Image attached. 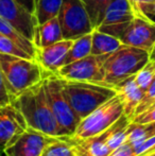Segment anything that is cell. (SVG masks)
I'll use <instances>...</instances> for the list:
<instances>
[{"mask_svg":"<svg viewBox=\"0 0 155 156\" xmlns=\"http://www.w3.org/2000/svg\"><path fill=\"white\" fill-rule=\"evenodd\" d=\"M12 104L23 116L28 127L52 137H66V132L54 117L46 94L44 80L28 88L12 100Z\"/></svg>","mask_w":155,"mask_h":156,"instance_id":"6da1fadb","label":"cell"},{"mask_svg":"<svg viewBox=\"0 0 155 156\" xmlns=\"http://www.w3.org/2000/svg\"><path fill=\"white\" fill-rule=\"evenodd\" d=\"M0 67L11 102L28 88L43 81L50 72L36 60L0 53Z\"/></svg>","mask_w":155,"mask_h":156,"instance_id":"7a4b0ae2","label":"cell"},{"mask_svg":"<svg viewBox=\"0 0 155 156\" xmlns=\"http://www.w3.org/2000/svg\"><path fill=\"white\" fill-rule=\"evenodd\" d=\"M62 84L69 104L81 119L88 116L100 105L117 94L114 87L100 83L62 79Z\"/></svg>","mask_w":155,"mask_h":156,"instance_id":"3957f363","label":"cell"},{"mask_svg":"<svg viewBox=\"0 0 155 156\" xmlns=\"http://www.w3.org/2000/svg\"><path fill=\"white\" fill-rule=\"evenodd\" d=\"M150 61V53L139 48L123 45L107 55L103 64V84L115 87L133 76Z\"/></svg>","mask_w":155,"mask_h":156,"instance_id":"277c9868","label":"cell"},{"mask_svg":"<svg viewBox=\"0 0 155 156\" xmlns=\"http://www.w3.org/2000/svg\"><path fill=\"white\" fill-rule=\"evenodd\" d=\"M98 30L117 37L123 45L151 53L155 44V21L149 16H137L120 25L100 26Z\"/></svg>","mask_w":155,"mask_h":156,"instance_id":"5b68a950","label":"cell"},{"mask_svg":"<svg viewBox=\"0 0 155 156\" xmlns=\"http://www.w3.org/2000/svg\"><path fill=\"white\" fill-rule=\"evenodd\" d=\"M46 94L56 121L68 136H72L81 118L69 104L63 90L62 79L56 73H49L44 79Z\"/></svg>","mask_w":155,"mask_h":156,"instance_id":"8992f818","label":"cell"},{"mask_svg":"<svg viewBox=\"0 0 155 156\" xmlns=\"http://www.w3.org/2000/svg\"><path fill=\"white\" fill-rule=\"evenodd\" d=\"M123 114V105L119 96L116 94L81 119L72 137L84 139L98 135L112 126Z\"/></svg>","mask_w":155,"mask_h":156,"instance_id":"52a82bcc","label":"cell"},{"mask_svg":"<svg viewBox=\"0 0 155 156\" xmlns=\"http://www.w3.org/2000/svg\"><path fill=\"white\" fill-rule=\"evenodd\" d=\"M58 17L64 39L75 41L95 30L82 0H63Z\"/></svg>","mask_w":155,"mask_h":156,"instance_id":"ba28073f","label":"cell"},{"mask_svg":"<svg viewBox=\"0 0 155 156\" xmlns=\"http://www.w3.org/2000/svg\"><path fill=\"white\" fill-rule=\"evenodd\" d=\"M107 55L108 54H103V55L89 54L84 58L64 65L56 71V74L64 80L103 84V64Z\"/></svg>","mask_w":155,"mask_h":156,"instance_id":"9c48e42d","label":"cell"},{"mask_svg":"<svg viewBox=\"0 0 155 156\" xmlns=\"http://www.w3.org/2000/svg\"><path fill=\"white\" fill-rule=\"evenodd\" d=\"M27 129L25 118L14 104L0 106V153L16 141Z\"/></svg>","mask_w":155,"mask_h":156,"instance_id":"30bf717a","label":"cell"},{"mask_svg":"<svg viewBox=\"0 0 155 156\" xmlns=\"http://www.w3.org/2000/svg\"><path fill=\"white\" fill-rule=\"evenodd\" d=\"M56 138L28 127L3 153L5 156H41L46 147Z\"/></svg>","mask_w":155,"mask_h":156,"instance_id":"8fae6325","label":"cell"},{"mask_svg":"<svg viewBox=\"0 0 155 156\" xmlns=\"http://www.w3.org/2000/svg\"><path fill=\"white\" fill-rule=\"evenodd\" d=\"M0 16L29 39H34L36 23L33 14L17 0H0Z\"/></svg>","mask_w":155,"mask_h":156,"instance_id":"7c38bea8","label":"cell"},{"mask_svg":"<svg viewBox=\"0 0 155 156\" xmlns=\"http://www.w3.org/2000/svg\"><path fill=\"white\" fill-rule=\"evenodd\" d=\"M112 131L113 125L93 137L79 139L72 136H66V139L73 147L76 156H108L113 152L107 146Z\"/></svg>","mask_w":155,"mask_h":156,"instance_id":"4fadbf2b","label":"cell"},{"mask_svg":"<svg viewBox=\"0 0 155 156\" xmlns=\"http://www.w3.org/2000/svg\"><path fill=\"white\" fill-rule=\"evenodd\" d=\"M72 43V39H63L47 47L41 48L38 49L36 61L46 71L56 73V71L64 66V61Z\"/></svg>","mask_w":155,"mask_h":156,"instance_id":"5bb4252c","label":"cell"},{"mask_svg":"<svg viewBox=\"0 0 155 156\" xmlns=\"http://www.w3.org/2000/svg\"><path fill=\"white\" fill-rule=\"evenodd\" d=\"M123 105V113L131 120L134 118L136 108L143 98L145 91L135 82L134 76L122 81L114 87Z\"/></svg>","mask_w":155,"mask_h":156,"instance_id":"9a60e30c","label":"cell"},{"mask_svg":"<svg viewBox=\"0 0 155 156\" xmlns=\"http://www.w3.org/2000/svg\"><path fill=\"white\" fill-rule=\"evenodd\" d=\"M137 16H145L139 14L129 0H113L107 6L101 26L120 25L131 21Z\"/></svg>","mask_w":155,"mask_h":156,"instance_id":"2e32d148","label":"cell"},{"mask_svg":"<svg viewBox=\"0 0 155 156\" xmlns=\"http://www.w3.org/2000/svg\"><path fill=\"white\" fill-rule=\"evenodd\" d=\"M63 39H64V36H63L58 17H54L41 25L36 26L33 41L37 49L47 47Z\"/></svg>","mask_w":155,"mask_h":156,"instance_id":"e0dca14e","label":"cell"},{"mask_svg":"<svg viewBox=\"0 0 155 156\" xmlns=\"http://www.w3.org/2000/svg\"><path fill=\"white\" fill-rule=\"evenodd\" d=\"M0 33L5 35L8 38H10L17 46H19L21 49L25 50L28 54H30L34 60H36L38 49L35 46V44H34V41L29 39L27 36H25L12 23H10L8 20L2 18L1 16H0Z\"/></svg>","mask_w":155,"mask_h":156,"instance_id":"ac0fdd59","label":"cell"},{"mask_svg":"<svg viewBox=\"0 0 155 156\" xmlns=\"http://www.w3.org/2000/svg\"><path fill=\"white\" fill-rule=\"evenodd\" d=\"M123 44L111 34L102 32L98 29L93 31V46H91V54L93 55H103L110 54L119 49Z\"/></svg>","mask_w":155,"mask_h":156,"instance_id":"d6986e66","label":"cell"},{"mask_svg":"<svg viewBox=\"0 0 155 156\" xmlns=\"http://www.w3.org/2000/svg\"><path fill=\"white\" fill-rule=\"evenodd\" d=\"M63 0H35L33 17L36 26L58 16Z\"/></svg>","mask_w":155,"mask_h":156,"instance_id":"ffe728a7","label":"cell"},{"mask_svg":"<svg viewBox=\"0 0 155 156\" xmlns=\"http://www.w3.org/2000/svg\"><path fill=\"white\" fill-rule=\"evenodd\" d=\"M91 46H93V32L75 39L66 55L64 65L88 56L89 54H91Z\"/></svg>","mask_w":155,"mask_h":156,"instance_id":"44dd1931","label":"cell"},{"mask_svg":"<svg viewBox=\"0 0 155 156\" xmlns=\"http://www.w3.org/2000/svg\"><path fill=\"white\" fill-rule=\"evenodd\" d=\"M112 1L113 0H82L93 29H98L101 26L106 9Z\"/></svg>","mask_w":155,"mask_h":156,"instance_id":"7402d4cb","label":"cell"},{"mask_svg":"<svg viewBox=\"0 0 155 156\" xmlns=\"http://www.w3.org/2000/svg\"><path fill=\"white\" fill-rule=\"evenodd\" d=\"M41 156H76V153L66 137H61L48 144Z\"/></svg>","mask_w":155,"mask_h":156,"instance_id":"603a6c76","label":"cell"},{"mask_svg":"<svg viewBox=\"0 0 155 156\" xmlns=\"http://www.w3.org/2000/svg\"><path fill=\"white\" fill-rule=\"evenodd\" d=\"M149 138V134L147 131L146 124H138L131 122L128 129V138L126 141L131 144L134 149L138 147L140 144H143L145 140Z\"/></svg>","mask_w":155,"mask_h":156,"instance_id":"cb8c5ba5","label":"cell"},{"mask_svg":"<svg viewBox=\"0 0 155 156\" xmlns=\"http://www.w3.org/2000/svg\"><path fill=\"white\" fill-rule=\"evenodd\" d=\"M154 76H155V62L150 60L149 62L135 74L134 78L137 85L143 91H146V89L149 87V85L153 81Z\"/></svg>","mask_w":155,"mask_h":156,"instance_id":"d4e9b609","label":"cell"},{"mask_svg":"<svg viewBox=\"0 0 155 156\" xmlns=\"http://www.w3.org/2000/svg\"><path fill=\"white\" fill-rule=\"evenodd\" d=\"M0 53L11 54V55H16L20 56V58L34 60L30 54H28L25 50L21 49L19 46H17L14 41H12L10 38H8L2 33H0Z\"/></svg>","mask_w":155,"mask_h":156,"instance_id":"484cf974","label":"cell"},{"mask_svg":"<svg viewBox=\"0 0 155 156\" xmlns=\"http://www.w3.org/2000/svg\"><path fill=\"white\" fill-rule=\"evenodd\" d=\"M154 103H155V76L153 79V81L151 82V84L149 85V87L146 89L145 94H143V100H141V102L139 103L138 107L136 108L135 116L143 113V112L147 111V109L150 108Z\"/></svg>","mask_w":155,"mask_h":156,"instance_id":"4316f807","label":"cell"},{"mask_svg":"<svg viewBox=\"0 0 155 156\" xmlns=\"http://www.w3.org/2000/svg\"><path fill=\"white\" fill-rule=\"evenodd\" d=\"M132 122L138 124H149L155 122V106L150 107L147 111L134 116Z\"/></svg>","mask_w":155,"mask_h":156,"instance_id":"83f0119b","label":"cell"},{"mask_svg":"<svg viewBox=\"0 0 155 156\" xmlns=\"http://www.w3.org/2000/svg\"><path fill=\"white\" fill-rule=\"evenodd\" d=\"M108 156H136L134 147L128 141L115 149Z\"/></svg>","mask_w":155,"mask_h":156,"instance_id":"f1b7e54d","label":"cell"},{"mask_svg":"<svg viewBox=\"0 0 155 156\" xmlns=\"http://www.w3.org/2000/svg\"><path fill=\"white\" fill-rule=\"evenodd\" d=\"M155 147V135L149 137L147 140L140 144L138 147L135 148V153H136V156H143L145 154H147L149 151H151Z\"/></svg>","mask_w":155,"mask_h":156,"instance_id":"f546056e","label":"cell"},{"mask_svg":"<svg viewBox=\"0 0 155 156\" xmlns=\"http://www.w3.org/2000/svg\"><path fill=\"white\" fill-rule=\"evenodd\" d=\"M11 103V97L8 93V89L4 82L3 73H2L1 67H0V106H4Z\"/></svg>","mask_w":155,"mask_h":156,"instance_id":"4dcf8cb0","label":"cell"},{"mask_svg":"<svg viewBox=\"0 0 155 156\" xmlns=\"http://www.w3.org/2000/svg\"><path fill=\"white\" fill-rule=\"evenodd\" d=\"M139 10L149 17H155V1L149 3H143L139 5Z\"/></svg>","mask_w":155,"mask_h":156,"instance_id":"1f68e13d","label":"cell"},{"mask_svg":"<svg viewBox=\"0 0 155 156\" xmlns=\"http://www.w3.org/2000/svg\"><path fill=\"white\" fill-rule=\"evenodd\" d=\"M129 1L131 2V4L134 6V9L139 13V14L146 15V14H143V12H140V10H139V5H140V4H143V3H149V2H153V1H155V0H129Z\"/></svg>","mask_w":155,"mask_h":156,"instance_id":"d6a6232c","label":"cell"},{"mask_svg":"<svg viewBox=\"0 0 155 156\" xmlns=\"http://www.w3.org/2000/svg\"><path fill=\"white\" fill-rule=\"evenodd\" d=\"M19 3H21L26 9L30 11V12H33V9H34V2L35 0H17Z\"/></svg>","mask_w":155,"mask_h":156,"instance_id":"836d02e7","label":"cell"},{"mask_svg":"<svg viewBox=\"0 0 155 156\" xmlns=\"http://www.w3.org/2000/svg\"><path fill=\"white\" fill-rule=\"evenodd\" d=\"M146 126H147V131H148V134H149V137L154 136L155 135V122L146 124Z\"/></svg>","mask_w":155,"mask_h":156,"instance_id":"e575fe53","label":"cell"},{"mask_svg":"<svg viewBox=\"0 0 155 156\" xmlns=\"http://www.w3.org/2000/svg\"><path fill=\"white\" fill-rule=\"evenodd\" d=\"M150 60L155 62V44H154V47H153V49H152L151 53H150Z\"/></svg>","mask_w":155,"mask_h":156,"instance_id":"d590c367","label":"cell"},{"mask_svg":"<svg viewBox=\"0 0 155 156\" xmlns=\"http://www.w3.org/2000/svg\"><path fill=\"white\" fill-rule=\"evenodd\" d=\"M143 156H155V151L152 153H150V154H147V155H143Z\"/></svg>","mask_w":155,"mask_h":156,"instance_id":"8d00e7d4","label":"cell"},{"mask_svg":"<svg viewBox=\"0 0 155 156\" xmlns=\"http://www.w3.org/2000/svg\"><path fill=\"white\" fill-rule=\"evenodd\" d=\"M152 106H155V103H154V104H153V105H152ZM152 106H151V107H152ZM148 109H149V108H148Z\"/></svg>","mask_w":155,"mask_h":156,"instance_id":"74e56055","label":"cell"}]
</instances>
